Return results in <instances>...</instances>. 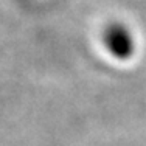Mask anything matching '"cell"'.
<instances>
[{
	"label": "cell",
	"instance_id": "obj_1",
	"mask_svg": "<svg viewBox=\"0 0 146 146\" xmlns=\"http://www.w3.org/2000/svg\"><path fill=\"white\" fill-rule=\"evenodd\" d=\"M98 42L104 54L115 62H129L138 50L135 30L129 22L120 17H112L100 27Z\"/></svg>",
	"mask_w": 146,
	"mask_h": 146
}]
</instances>
